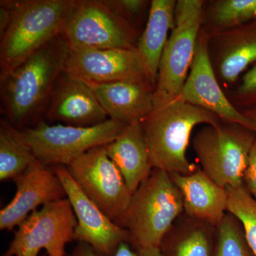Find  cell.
Wrapping results in <instances>:
<instances>
[{
  "label": "cell",
  "mask_w": 256,
  "mask_h": 256,
  "mask_svg": "<svg viewBox=\"0 0 256 256\" xmlns=\"http://www.w3.org/2000/svg\"><path fill=\"white\" fill-rule=\"evenodd\" d=\"M69 50L60 34L0 80L2 108L15 127L26 126L44 114L56 82L65 72Z\"/></svg>",
  "instance_id": "cell-1"
},
{
  "label": "cell",
  "mask_w": 256,
  "mask_h": 256,
  "mask_svg": "<svg viewBox=\"0 0 256 256\" xmlns=\"http://www.w3.org/2000/svg\"><path fill=\"white\" fill-rule=\"evenodd\" d=\"M222 121L213 112L180 100L154 110L140 122L152 166L169 174H193L200 166L186 156L192 131L198 124Z\"/></svg>",
  "instance_id": "cell-2"
},
{
  "label": "cell",
  "mask_w": 256,
  "mask_h": 256,
  "mask_svg": "<svg viewBox=\"0 0 256 256\" xmlns=\"http://www.w3.org/2000/svg\"><path fill=\"white\" fill-rule=\"evenodd\" d=\"M11 20L0 36V80L62 34L72 0H8Z\"/></svg>",
  "instance_id": "cell-3"
},
{
  "label": "cell",
  "mask_w": 256,
  "mask_h": 256,
  "mask_svg": "<svg viewBox=\"0 0 256 256\" xmlns=\"http://www.w3.org/2000/svg\"><path fill=\"white\" fill-rule=\"evenodd\" d=\"M184 213L181 192L169 173L153 168L132 194L117 224L128 230L136 250L159 248L168 230Z\"/></svg>",
  "instance_id": "cell-4"
},
{
  "label": "cell",
  "mask_w": 256,
  "mask_h": 256,
  "mask_svg": "<svg viewBox=\"0 0 256 256\" xmlns=\"http://www.w3.org/2000/svg\"><path fill=\"white\" fill-rule=\"evenodd\" d=\"M205 1L178 0L175 26L166 42L154 90V110L178 100L191 68L203 22Z\"/></svg>",
  "instance_id": "cell-5"
},
{
  "label": "cell",
  "mask_w": 256,
  "mask_h": 256,
  "mask_svg": "<svg viewBox=\"0 0 256 256\" xmlns=\"http://www.w3.org/2000/svg\"><path fill=\"white\" fill-rule=\"evenodd\" d=\"M256 132L242 124L222 121L201 128L192 140L200 168L224 188L244 185Z\"/></svg>",
  "instance_id": "cell-6"
},
{
  "label": "cell",
  "mask_w": 256,
  "mask_h": 256,
  "mask_svg": "<svg viewBox=\"0 0 256 256\" xmlns=\"http://www.w3.org/2000/svg\"><path fill=\"white\" fill-rule=\"evenodd\" d=\"M62 36L72 48L114 50L137 47L138 32L106 0H72Z\"/></svg>",
  "instance_id": "cell-7"
},
{
  "label": "cell",
  "mask_w": 256,
  "mask_h": 256,
  "mask_svg": "<svg viewBox=\"0 0 256 256\" xmlns=\"http://www.w3.org/2000/svg\"><path fill=\"white\" fill-rule=\"evenodd\" d=\"M126 126L112 119L90 127L50 124L41 119L23 132L37 161L47 166H66L92 148L112 142Z\"/></svg>",
  "instance_id": "cell-8"
},
{
  "label": "cell",
  "mask_w": 256,
  "mask_h": 256,
  "mask_svg": "<svg viewBox=\"0 0 256 256\" xmlns=\"http://www.w3.org/2000/svg\"><path fill=\"white\" fill-rule=\"evenodd\" d=\"M76 226V217L68 198L47 204L18 226L2 256H38L42 249L48 256H66V246L74 240Z\"/></svg>",
  "instance_id": "cell-9"
},
{
  "label": "cell",
  "mask_w": 256,
  "mask_h": 256,
  "mask_svg": "<svg viewBox=\"0 0 256 256\" xmlns=\"http://www.w3.org/2000/svg\"><path fill=\"white\" fill-rule=\"evenodd\" d=\"M82 192L117 224L127 210L132 192L105 146L92 148L66 166Z\"/></svg>",
  "instance_id": "cell-10"
},
{
  "label": "cell",
  "mask_w": 256,
  "mask_h": 256,
  "mask_svg": "<svg viewBox=\"0 0 256 256\" xmlns=\"http://www.w3.org/2000/svg\"><path fill=\"white\" fill-rule=\"evenodd\" d=\"M65 72L86 82H142L154 90L146 62L137 47L114 50L70 48Z\"/></svg>",
  "instance_id": "cell-11"
},
{
  "label": "cell",
  "mask_w": 256,
  "mask_h": 256,
  "mask_svg": "<svg viewBox=\"0 0 256 256\" xmlns=\"http://www.w3.org/2000/svg\"><path fill=\"white\" fill-rule=\"evenodd\" d=\"M77 220L74 240L85 242L100 256H114L122 242H130L126 229L119 226L79 188L66 166H53Z\"/></svg>",
  "instance_id": "cell-12"
},
{
  "label": "cell",
  "mask_w": 256,
  "mask_h": 256,
  "mask_svg": "<svg viewBox=\"0 0 256 256\" xmlns=\"http://www.w3.org/2000/svg\"><path fill=\"white\" fill-rule=\"evenodd\" d=\"M208 40L202 28L190 74L176 100L202 108L225 122L242 124L256 132L255 124L232 104L220 86L210 60Z\"/></svg>",
  "instance_id": "cell-13"
},
{
  "label": "cell",
  "mask_w": 256,
  "mask_h": 256,
  "mask_svg": "<svg viewBox=\"0 0 256 256\" xmlns=\"http://www.w3.org/2000/svg\"><path fill=\"white\" fill-rule=\"evenodd\" d=\"M16 191L11 202L0 210V229L11 232L40 206L66 198L53 166L38 161L13 178Z\"/></svg>",
  "instance_id": "cell-14"
},
{
  "label": "cell",
  "mask_w": 256,
  "mask_h": 256,
  "mask_svg": "<svg viewBox=\"0 0 256 256\" xmlns=\"http://www.w3.org/2000/svg\"><path fill=\"white\" fill-rule=\"evenodd\" d=\"M48 121L90 127L109 119L92 88L64 72L58 77L44 111Z\"/></svg>",
  "instance_id": "cell-15"
},
{
  "label": "cell",
  "mask_w": 256,
  "mask_h": 256,
  "mask_svg": "<svg viewBox=\"0 0 256 256\" xmlns=\"http://www.w3.org/2000/svg\"><path fill=\"white\" fill-rule=\"evenodd\" d=\"M208 37L210 60L218 82L224 86L234 84L256 64V20Z\"/></svg>",
  "instance_id": "cell-16"
},
{
  "label": "cell",
  "mask_w": 256,
  "mask_h": 256,
  "mask_svg": "<svg viewBox=\"0 0 256 256\" xmlns=\"http://www.w3.org/2000/svg\"><path fill=\"white\" fill-rule=\"evenodd\" d=\"M86 84L109 119L127 124L141 122L154 111V88L148 84L131 82Z\"/></svg>",
  "instance_id": "cell-17"
},
{
  "label": "cell",
  "mask_w": 256,
  "mask_h": 256,
  "mask_svg": "<svg viewBox=\"0 0 256 256\" xmlns=\"http://www.w3.org/2000/svg\"><path fill=\"white\" fill-rule=\"evenodd\" d=\"M182 196L185 214L216 227L227 213L228 192L198 168L192 174H170Z\"/></svg>",
  "instance_id": "cell-18"
},
{
  "label": "cell",
  "mask_w": 256,
  "mask_h": 256,
  "mask_svg": "<svg viewBox=\"0 0 256 256\" xmlns=\"http://www.w3.org/2000/svg\"><path fill=\"white\" fill-rule=\"evenodd\" d=\"M104 146L134 193L153 169L140 122L127 124L116 140Z\"/></svg>",
  "instance_id": "cell-19"
},
{
  "label": "cell",
  "mask_w": 256,
  "mask_h": 256,
  "mask_svg": "<svg viewBox=\"0 0 256 256\" xmlns=\"http://www.w3.org/2000/svg\"><path fill=\"white\" fill-rule=\"evenodd\" d=\"M216 240V227L183 213L159 248L164 256H214Z\"/></svg>",
  "instance_id": "cell-20"
},
{
  "label": "cell",
  "mask_w": 256,
  "mask_h": 256,
  "mask_svg": "<svg viewBox=\"0 0 256 256\" xmlns=\"http://www.w3.org/2000/svg\"><path fill=\"white\" fill-rule=\"evenodd\" d=\"M176 4L175 0H152L146 28L138 40L137 48L146 62L154 88L163 50L175 26Z\"/></svg>",
  "instance_id": "cell-21"
},
{
  "label": "cell",
  "mask_w": 256,
  "mask_h": 256,
  "mask_svg": "<svg viewBox=\"0 0 256 256\" xmlns=\"http://www.w3.org/2000/svg\"><path fill=\"white\" fill-rule=\"evenodd\" d=\"M23 130L0 120V180H13L36 161Z\"/></svg>",
  "instance_id": "cell-22"
},
{
  "label": "cell",
  "mask_w": 256,
  "mask_h": 256,
  "mask_svg": "<svg viewBox=\"0 0 256 256\" xmlns=\"http://www.w3.org/2000/svg\"><path fill=\"white\" fill-rule=\"evenodd\" d=\"M256 20V0H216L204 4L202 28L210 35Z\"/></svg>",
  "instance_id": "cell-23"
},
{
  "label": "cell",
  "mask_w": 256,
  "mask_h": 256,
  "mask_svg": "<svg viewBox=\"0 0 256 256\" xmlns=\"http://www.w3.org/2000/svg\"><path fill=\"white\" fill-rule=\"evenodd\" d=\"M214 256H256L248 244L240 220L228 212L216 226Z\"/></svg>",
  "instance_id": "cell-24"
},
{
  "label": "cell",
  "mask_w": 256,
  "mask_h": 256,
  "mask_svg": "<svg viewBox=\"0 0 256 256\" xmlns=\"http://www.w3.org/2000/svg\"><path fill=\"white\" fill-rule=\"evenodd\" d=\"M226 188L228 196L227 212L240 220L248 244L256 256V200L244 185Z\"/></svg>",
  "instance_id": "cell-25"
},
{
  "label": "cell",
  "mask_w": 256,
  "mask_h": 256,
  "mask_svg": "<svg viewBox=\"0 0 256 256\" xmlns=\"http://www.w3.org/2000/svg\"><path fill=\"white\" fill-rule=\"evenodd\" d=\"M227 96L239 110L256 108V64L244 74L238 86Z\"/></svg>",
  "instance_id": "cell-26"
},
{
  "label": "cell",
  "mask_w": 256,
  "mask_h": 256,
  "mask_svg": "<svg viewBox=\"0 0 256 256\" xmlns=\"http://www.w3.org/2000/svg\"><path fill=\"white\" fill-rule=\"evenodd\" d=\"M106 2L114 11L134 28H136L134 20L142 14L148 2L144 0H106Z\"/></svg>",
  "instance_id": "cell-27"
},
{
  "label": "cell",
  "mask_w": 256,
  "mask_h": 256,
  "mask_svg": "<svg viewBox=\"0 0 256 256\" xmlns=\"http://www.w3.org/2000/svg\"><path fill=\"white\" fill-rule=\"evenodd\" d=\"M66 256H100L92 248L85 242H78L74 250ZM114 256H138L137 250L134 252L130 242H122Z\"/></svg>",
  "instance_id": "cell-28"
},
{
  "label": "cell",
  "mask_w": 256,
  "mask_h": 256,
  "mask_svg": "<svg viewBox=\"0 0 256 256\" xmlns=\"http://www.w3.org/2000/svg\"><path fill=\"white\" fill-rule=\"evenodd\" d=\"M242 181L248 192L256 200V140L250 152L248 162Z\"/></svg>",
  "instance_id": "cell-29"
},
{
  "label": "cell",
  "mask_w": 256,
  "mask_h": 256,
  "mask_svg": "<svg viewBox=\"0 0 256 256\" xmlns=\"http://www.w3.org/2000/svg\"><path fill=\"white\" fill-rule=\"evenodd\" d=\"M0 2V36H2L9 26L11 20V10L8 0H2Z\"/></svg>",
  "instance_id": "cell-30"
},
{
  "label": "cell",
  "mask_w": 256,
  "mask_h": 256,
  "mask_svg": "<svg viewBox=\"0 0 256 256\" xmlns=\"http://www.w3.org/2000/svg\"><path fill=\"white\" fill-rule=\"evenodd\" d=\"M138 256H164L160 248L151 247L137 249Z\"/></svg>",
  "instance_id": "cell-31"
},
{
  "label": "cell",
  "mask_w": 256,
  "mask_h": 256,
  "mask_svg": "<svg viewBox=\"0 0 256 256\" xmlns=\"http://www.w3.org/2000/svg\"><path fill=\"white\" fill-rule=\"evenodd\" d=\"M242 114L247 118L248 119L250 120V121L255 124L256 128V108H255L246 109V110H240Z\"/></svg>",
  "instance_id": "cell-32"
}]
</instances>
